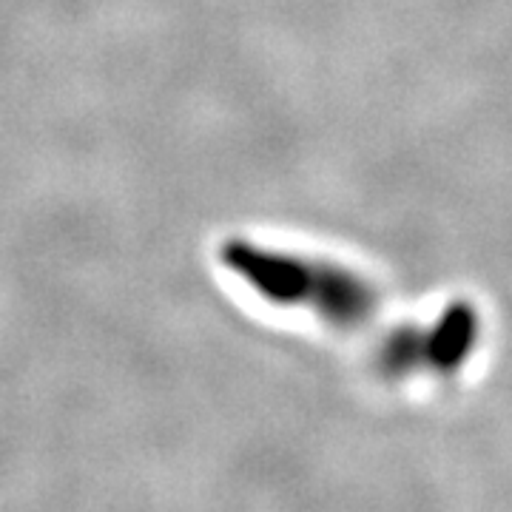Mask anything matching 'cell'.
<instances>
[{
  "instance_id": "6da1fadb",
  "label": "cell",
  "mask_w": 512,
  "mask_h": 512,
  "mask_svg": "<svg viewBox=\"0 0 512 512\" xmlns=\"http://www.w3.org/2000/svg\"><path fill=\"white\" fill-rule=\"evenodd\" d=\"M220 259L265 302L308 308L336 328L365 325L379 308L376 288L342 265L271 251L245 239H228L220 248Z\"/></svg>"
},
{
  "instance_id": "7a4b0ae2",
  "label": "cell",
  "mask_w": 512,
  "mask_h": 512,
  "mask_svg": "<svg viewBox=\"0 0 512 512\" xmlns=\"http://www.w3.org/2000/svg\"><path fill=\"white\" fill-rule=\"evenodd\" d=\"M478 336L481 316L476 308L470 302H453L430 328L404 325L387 333L376 353V367L384 379H404L416 370L447 376L470 359Z\"/></svg>"
}]
</instances>
